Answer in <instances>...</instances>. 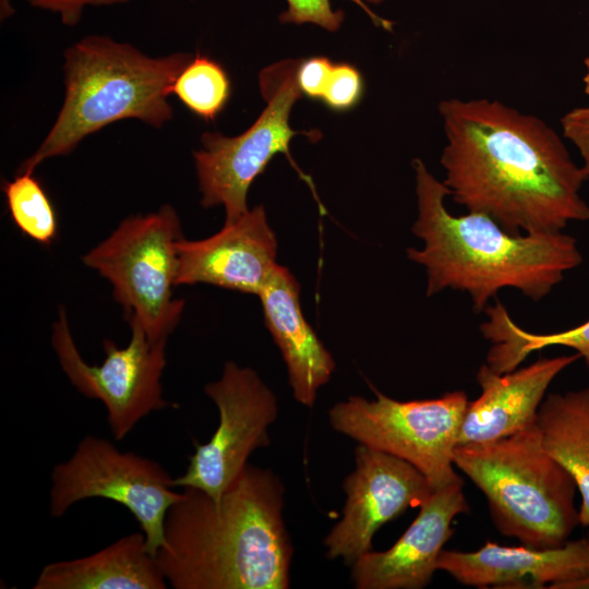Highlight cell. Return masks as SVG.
<instances>
[{"mask_svg": "<svg viewBox=\"0 0 589 589\" xmlns=\"http://www.w3.org/2000/svg\"><path fill=\"white\" fill-rule=\"evenodd\" d=\"M441 164L450 196L468 212L520 235L557 232L589 220L580 194L588 180L561 136L543 120L500 100H442Z\"/></svg>", "mask_w": 589, "mask_h": 589, "instance_id": "6da1fadb", "label": "cell"}, {"mask_svg": "<svg viewBox=\"0 0 589 589\" xmlns=\"http://www.w3.org/2000/svg\"><path fill=\"white\" fill-rule=\"evenodd\" d=\"M285 486L271 469L247 465L215 500L182 488L167 513L155 558L175 589H287L293 546Z\"/></svg>", "mask_w": 589, "mask_h": 589, "instance_id": "7a4b0ae2", "label": "cell"}, {"mask_svg": "<svg viewBox=\"0 0 589 589\" xmlns=\"http://www.w3.org/2000/svg\"><path fill=\"white\" fill-rule=\"evenodd\" d=\"M412 168L418 205L412 232L423 248H409L407 255L426 271V296L446 288L467 291L476 311L507 287L539 301L582 262L575 238L562 231L514 235L482 213L453 215L444 182L419 158Z\"/></svg>", "mask_w": 589, "mask_h": 589, "instance_id": "3957f363", "label": "cell"}, {"mask_svg": "<svg viewBox=\"0 0 589 589\" xmlns=\"http://www.w3.org/2000/svg\"><path fill=\"white\" fill-rule=\"evenodd\" d=\"M191 55L149 57L108 36H86L64 51V99L46 137L20 167L70 154L86 136L124 119L161 128L173 111L172 86Z\"/></svg>", "mask_w": 589, "mask_h": 589, "instance_id": "277c9868", "label": "cell"}, {"mask_svg": "<svg viewBox=\"0 0 589 589\" xmlns=\"http://www.w3.org/2000/svg\"><path fill=\"white\" fill-rule=\"evenodd\" d=\"M453 461L484 494L497 530L521 545L560 546L579 525L576 482L543 447L537 420L497 440L458 444Z\"/></svg>", "mask_w": 589, "mask_h": 589, "instance_id": "5b68a950", "label": "cell"}, {"mask_svg": "<svg viewBox=\"0 0 589 589\" xmlns=\"http://www.w3.org/2000/svg\"><path fill=\"white\" fill-rule=\"evenodd\" d=\"M180 239L178 214L164 205L125 218L82 259L111 283L127 318L135 317L151 340H167L184 308L183 300L172 297Z\"/></svg>", "mask_w": 589, "mask_h": 589, "instance_id": "8992f818", "label": "cell"}, {"mask_svg": "<svg viewBox=\"0 0 589 589\" xmlns=\"http://www.w3.org/2000/svg\"><path fill=\"white\" fill-rule=\"evenodd\" d=\"M369 400L350 396L328 411L332 428L363 444L414 466L432 489L461 480L453 453L468 407L465 392L438 398L399 401L375 390Z\"/></svg>", "mask_w": 589, "mask_h": 589, "instance_id": "52a82bcc", "label": "cell"}, {"mask_svg": "<svg viewBox=\"0 0 589 589\" xmlns=\"http://www.w3.org/2000/svg\"><path fill=\"white\" fill-rule=\"evenodd\" d=\"M301 60L287 59L265 68L259 75L266 107L255 122L237 136L205 132L203 148L194 153L203 207L223 205L225 223L248 213L247 196L252 182L279 153L289 157L297 134L290 128L292 106L300 98L297 71Z\"/></svg>", "mask_w": 589, "mask_h": 589, "instance_id": "ba28073f", "label": "cell"}, {"mask_svg": "<svg viewBox=\"0 0 589 589\" xmlns=\"http://www.w3.org/2000/svg\"><path fill=\"white\" fill-rule=\"evenodd\" d=\"M175 489L173 478L157 461L87 435L69 459L53 467L49 512L59 518L83 500L113 501L136 519L155 556L164 542L167 513L181 496Z\"/></svg>", "mask_w": 589, "mask_h": 589, "instance_id": "9c48e42d", "label": "cell"}, {"mask_svg": "<svg viewBox=\"0 0 589 589\" xmlns=\"http://www.w3.org/2000/svg\"><path fill=\"white\" fill-rule=\"evenodd\" d=\"M128 321L130 342L118 347L106 339L105 359L96 365L82 358L62 309L51 336L62 371L82 395L105 405L107 422L117 441L123 440L151 412L171 406L164 398L161 385L167 340H151L135 317Z\"/></svg>", "mask_w": 589, "mask_h": 589, "instance_id": "30bf717a", "label": "cell"}, {"mask_svg": "<svg viewBox=\"0 0 589 589\" xmlns=\"http://www.w3.org/2000/svg\"><path fill=\"white\" fill-rule=\"evenodd\" d=\"M204 390L217 406L219 423L206 443L195 445L173 485L195 488L218 500L241 474L250 455L268 446L267 431L277 419L278 402L254 370L232 361Z\"/></svg>", "mask_w": 589, "mask_h": 589, "instance_id": "8fae6325", "label": "cell"}, {"mask_svg": "<svg viewBox=\"0 0 589 589\" xmlns=\"http://www.w3.org/2000/svg\"><path fill=\"white\" fill-rule=\"evenodd\" d=\"M356 468L345 479L346 503L341 519L326 538V556L351 566L371 550L375 532L433 491L428 479L410 462L389 453L359 444Z\"/></svg>", "mask_w": 589, "mask_h": 589, "instance_id": "7c38bea8", "label": "cell"}, {"mask_svg": "<svg viewBox=\"0 0 589 589\" xmlns=\"http://www.w3.org/2000/svg\"><path fill=\"white\" fill-rule=\"evenodd\" d=\"M436 566L460 584L478 588L581 589L589 579V533L546 549L491 541L473 552L443 549Z\"/></svg>", "mask_w": 589, "mask_h": 589, "instance_id": "4fadbf2b", "label": "cell"}, {"mask_svg": "<svg viewBox=\"0 0 589 589\" xmlns=\"http://www.w3.org/2000/svg\"><path fill=\"white\" fill-rule=\"evenodd\" d=\"M177 253L176 286L205 283L259 296L277 265V240L260 205L206 239H180Z\"/></svg>", "mask_w": 589, "mask_h": 589, "instance_id": "5bb4252c", "label": "cell"}, {"mask_svg": "<svg viewBox=\"0 0 589 589\" xmlns=\"http://www.w3.org/2000/svg\"><path fill=\"white\" fill-rule=\"evenodd\" d=\"M404 534L386 551H368L351 565L358 589H421L435 570L444 544L453 534V519L469 512L458 480L434 489Z\"/></svg>", "mask_w": 589, "mask_h": 589, "instance_id": "9a60e30c", "label": "cell"}, {"mask_svg": "<svg viewBox=\"0 0 589 589\" xmlns=\"http://www.w3.org/2000/svg\"><path fill=\"white\" fill-rule=\"evenodd\" d=\"M579 358L577 352L543 358L503 374L483 364L477 373L482 393L468 404L457 445L497 440L536 421L551 382Z\"/></svg>", "mask_w": 589, "mask_h": 589, "instance_id": "2e32d148", "label": "cell"}, {"mask_svg": "<svg viewBox=\"0 0 589 589\" xmlns=\"http://www.w3.org/2000/svg\"><path fill=\"white\" fill-rule=\"evenodd\" d=\"M259 298L265 324L286 363L293 397L312 408L335 361L303 316L300 286L287 267L277 264Z\"/></svg>", "mask_w": 589, "mask_h": 589, "instance_id": "e0dca14e", "label": "cell"}, {"mask_svg": "<svg viewBox=\"0 0 589 589\" xmlns=\"http://www.w3.org/2000/svg\"><path fill=\"white\" fill-rule=\"evenodd\" d=\"M168 581L144 533L132 532L87 556L53 562L34 589H165Z\"/></svg>", "mask_w": 589, "mask_h": 589, "instance_id": "ac0fdd59", "label": "cell"}, {"mask_svg": "<svg viewBox=\"0 0 589 589\" xmlns=\"http://www.w3.org/2000/svg\"><path fill=\"white\" fill-rule=\"evenodd\" d=\"M537 423L543 447L576 482L579 525L589 527V387L546 395Z\"/></svg>", "mask_w": 589, "mask_h": 589, "instance_id": "d6986e66", "label": "cell"}, {"mask_svg": "<svg viewBox=\"0 0 589 589\" xmlns=\"http://www.w3.org/2000/svg\"><path fill=\"white\" fill-rule=\"evenodd\" d=\"M489 320L480 329L493 346L488 353V366L495 373L510 372L533 351L549 346L576 350L589 370V320L577 327L552 334H534L519 327L506 308L496 301L485 309Z\"/></svg>", "mask_w": 589, "mask_h": 589, "instance_id": "ffe728a7", "label": "cell"}, {"mask_svg": "<svg viewBox=\"0 0 589 589\" xmlns=\"http://www.w3.org/2000/svg\"><path fill=\"white\" fill-rule=\"evenodd\" d=\"M7 206L19 230L37 243L49 245L58 236V215L40 181L21 171L3 187Z\"/></svg>", "mask_w": 589, "mask_h": 589, "instance_id": "44dd1931", "label": "cell"}, {"mask_svg": "<svg viewBox=\"0 0 589 589\" xmlns=\"http://www.w3.org/2000/svg\"><path fill=\"white\" fill-rule=\"evenodd\" d=\"M171 93L194 115L214 120L228 101L230 81L219 63L197 55L182 69Z\"/></svg>", "mask_w": 589, "mask_h": 589, "instance_id": "7402d4cb", "label": "cell"}, {"mask_svg": "<svg viewBox=\"0 0 589 589\" xmlns=\"http://www.w3.org/2000/svg\"><path fill=\"white\" fill-rule=\"evenodd\" d=\"M361 7L374 24L385 29L392 28V23L374 14L368 3L378 4L384 0H350ZM287 9L280 14L283 23L314 24L326 31H337L342 21L344 12L332 8V0H286Z\"/></svg>", "mask_w": 589, "mask_h": 589, "instance_id": "603a6c76", "label": "cell"}, {"mask_svg": "<svg viewBox=\"0 0 589 589\" xmlns=\"http://www.w3.org/2000/svg\"><path fill=\"white\" fill-rule=\"evenodd\" d=\"M363 93L360 72L348 63L334 64L322 101L333 110L344 111L354 107Z\"/></svg>", "mask_w": 589, "mask_h": 589, "instance_id": "cb8c5ba5", "label": "cell"}, {"mask_svg": "<svg viewBox=\"0 0 589 589\" xmlns=\"http://www.w3.org/2000/svg\"><path fill=\"white\" fill-rule=\"evenodd\" d=\"M130 0H27L33 8L50 11L60 15L67 26L76 25L86 7H100L127 3ZM10 0H1V17L12 14Z\"/></svg>", "mask_w": 589, "mask_h": 589, "instance_id": "d4e9b609", "label": "cell"}, {"mask_svg": "<svg viewBox=\"0 0 589 589\" xmlns=\"http://www.w3.org/2000/svg\"><path fill=\"white\" fill-rule=\"evenodd\" d=\"M334 63L325 57L301 60L297 71V82L302 94L321 99L332 73Z\"/></svg>", "mask_w": 589, "mask_h": 589, "instance_id": "484cf974", "label": "cell"}, {"mask_svg": "<svg viewBox=\"0 0 589 589\" xmlns=\"http://www.w3.org/2000/svg\"><path fill=\"white\" fill-rule=\"evenodd\" d=\"M563 135L578 149L582 169L589 180V107H577L561 119Z\"/></svg>", "mask_w": 589, "mask_h": 589, "instance_id": "4316f807", "label": "cell"}, {"mask_svg": "<svg viewBox=\"0 0 589 589\" xmlns=\"http://www.w3.org/2000/svg\"><path fill=\"white\" fill-rule=\"evenodd\" d=\"M585 63V75H584V86H585V93L589 97V55L584 60Z\"/></svg>", "mask_w": 589, "mask_h": 589, "instance_id": "83f0119b", "label": "cell"}]
</instances>
